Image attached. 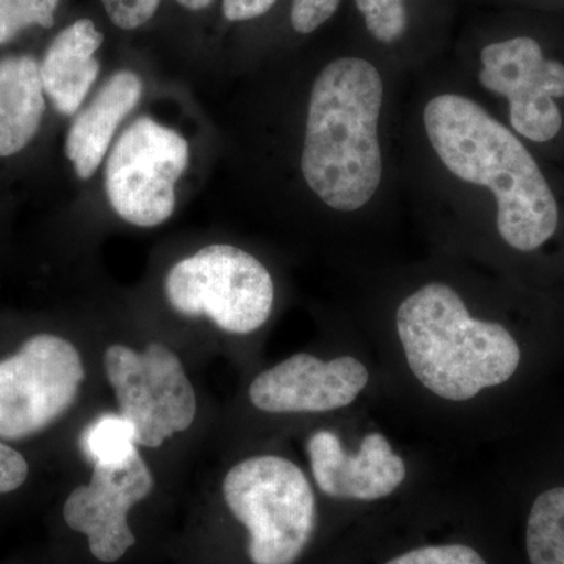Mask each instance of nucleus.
Here are the masks:
<instances>
[{"mask_svg": "<svg viewBox=\"0 0 564 564\" xmlns=\"http://www.w3.org/2000/svg\"><path fill=\"white\" fill-rule=\"evenodd\" d=\"M104 35L91 20H79L63 29L47 47L40 63L44 93L58 113L76 115L98 80L96 52Z\"/></svg>", "mask_w": 564, "mask_h": 564, "instance_id": "4468645a", "label": "nucleus"}, {"mask_svg": "<svg viewBox=\"0 0 564 564\" xmlns=\"http://www.w3.org/2000/svg\"><path fill=\"white\" fill-rule=\"evenodd\" d=\"M58 3L61 0H0V46L32 25L51 29Z\"/></svg>", "mask_w": 564, "mask_h": 564, "instance_id": "6ab92c4d", "label": "nucleus"}, {"mask_svg": "<svg viewBox=\"0 0 564 564\" xmlns=\"http://www.w3.org/2000/svg\"><path fill=\"white\" fill-rule=\"evenodd\" d=\"M395 325L411 372L423 388L451 402L507 383L521 362L513 334L500 323L474 317L445 282L423 284L402 300Z\"/></svg>", "mask_w": 564, "mask_h": 564, "instance_id": "7ed1b4c3", "label": "nucleus"}, {"mask_svg": "<svg viewBox=\"0 0 564 564\" xmlns=\"http://www.w3.org/2000/svg\"><path fill=\"white\" fill-rule=\"evenodd\" d=\"M188 162L191 144L181 132L151 117L137 118L107 155V202L129 225L161 226L176 209V184Z\"/></svg>", "mask_w": 564, "mask_h": 564, "instance_id": "423d86ee", "label": "nucleus"}, {"mask_svg": "<svg viewBox=\"0 0 564 564\" xmlns=\"http://www.w3.org/2000/svg\"><path fill=\"white\" fill-rule=\"evenodd\" d=\"M278 0H223V14L231 22L256 20L273 9Z\"/></svg>", "mask_w": 564, "mask_h": 564, "instance_id": "b1692460", "label": "nucleus"}, {"mask_svg": "<svg viewBox=\"0 0 564 564\" xmlns=\"http://www.w3.org/2000/svg\"><path fill=\"white\" fill-rule=\"evenodd\" d=\"M151 470L140 454L120 469L98 466L91 481L69 494L63 518L74 532L85 534L91 555L115 563L135 545L128 513L152 491Z\"/></svg>", "mask_w": 564, "mask_h": 564, "instance_id": "9d476101", "label": "nucleus"}, {"mask_svg": "<svg viewBox=\"0 0 564 564\" xmlns=\"http://www.w3.org/2000/svg\"><path fill=\"white\" fill-rule=\"evenodd\" d=\"M85 370L79 351L54 334H36L0 361V437L25 440L76 402Z\"/></svg>", "mask_w": 564, "mask_h": 564, "instance_id": "0eeeda50", "label": "nucleus"}, {"mask_svg": "<svg viewBox=\"0 0 564 564\" xmlns=\"http://www.w3.org/2000/svg\"><path fill=\"white\" fill-rule=\"evenodd\" d=\"M478 82L507 99L510 129L534 143L554 140L563 128L556 99L564 98V65L547 58L532 36L492 41L478 54Z\"/></svg>", "mask_w": 564, "mask_h": 564, "instance_id": "1a4fd4ad", "label": "nucleus"}, {"mask_svg": "<svg viewBox=\"0 0 564 564\" xmlns=\"http://www.w3.org/2000/svg\"><path fill=\"white\" fill-rule=\"evenodd\" d=\"M384 564H488L480 552L467 544L448 543L415 547Z\"/></svg>", "mask_w": 564, "mask_h": 564, "instance_id": "aec40b11", "label": "nucleus"}, {"mask_svg": "<svg viewBox=\"0 0 564 564\" xmlns=\"http://www.w3.org/2000/svg\"><path fill=\"white\" fill-rule=\"evenodd\" d=\"M421 121L441 172L469 195L491 199L497 232L508 247L536 251L555 236L558 203L521 137L458 91L433 95Z\"/></svg>", "mask_w": 564, "mask_h": 564, "instance_id": "f257e3e1", "label": "nucleus"}, {"mask_svg": "<svg viewBox=\"0 0 564 564\" xmlns=\"http://www.w3.org/2000/svg\"><path fill=\"white\" fill-rule=\"evenodd\" d=\"M311 469L318 489L334 499L372 502L391 496L406 478L402 456L393 452L381 433H369L350 455L329 430L307 441Z\"/></svg>", "mask_w": 564, "mask_h": 564, "instance_id": "f8f14e48", "label": "nucleus"}, {"mask_svg": "<svg viewBox=\"0 0 564 564\" xmlns=\"http://www.w3.org/2000/svg\"><path fill=\"white\" fill-rule=\"evenodd\" d=\"M143 95L133 70H118L84 110L77 111L65 140V154L82 181L90 180L107 158L111 140Z\"/></svg>", "mask_w": 564, "mask_h": 564, "instance_id": "ddd939ff", "label": "nucleus"}, {"mask_svg": "<svg viewBox=\"0 0 564 564\" xmlns=\"http://www.w3.org/2000/svg\"><path fill=\"white\" fill-rule=\"evenodd\" d=\"M525 547L530 564H564V488L547 489L534 500Z\"/></svg>", "mask_w": 564, "mask_h": 564, "instance_id": "dca6fc26", "label": "nucleus"}, {"mask_svg": "<svg viewBox=\"0 0 564 564\" xmlns=\"http://www.w3.org/2000/svg\"><path fill=\"white\" fill-rule=\"evenodd\" d=\"M223 496L250 534L252 564H295L310 544L317 508L310 480L282 456H252L223 481Z\"/></svg>", "mask_w": 564, "mask_h": 564, "instance_id": "20e7f679", "label": "nucleus"}, {"mask_svg": "<svg viewBox=\"0 0 564 564\" xmlns=\"http://www.w3.org/2000/svg\"><path fill=\"white\" fill-rule=\"evenodd\" d=\"M28 475L24 456L0 441V494L17 491L25 484Z\"/></svg>", "mask_w": 564, "mask_h": 564, "instance_id": "5701e85b", "label": "nucleus"}, {"mask_svg": "<svg viewBox=\"0 0 564 564\" xmlns=\"http://www.w3.org/2000/svg\"><path fill=\"white\" fill-rule=\"evenodd\" d=\"M165 293L185 317H209L223 332H258L272 315V274L259 259L231 245H210L172 267Z\"/></svg>", "mask_w": 564, "mask_h": 564, "instance_id": "39448f33", "label": "nucleus"}, {"mask_svg": "<svg viewBox=\"0 0 564 564\" xmlns=\"http://www.w3.org/2000/svg\"><path fill=\"white\" fill-rule=\"evenodd\" d=\"M367 33L383 46L400 43L410 28L406 0H355Z\"/></svg>", "mask_w": 564, "mask_h": 564, "instance_id": "a211bd4d", "label": "nucleus"}, {"mask_svg": "<svg viewBox=\"0 0 564 564\" xmlns=\"http://www.w3.org/2000/svg\"><path fill=\"white\" fill-rule=\"evenodd\" d=\"M104 367L120 414L135 430L137 444L155 448L191 429L196 395L176 352L162 344L148 345L144 351L111 345Z\"/></svg>", "mask_w": 564, "mask_h": 564, "instance_id": "6e6552de", "label": "nucleus"}, {"mask_svg": "<svg viewBox=\"0 0 564 564\" xmlns=\"http://www.w3.org/2000/svg\"><path fill=\"white\" fill-rule=\"evenodd\" d=\"M46 110V93L40 63L31 55L0 61V158L29 147L40 131Z\"/></svg>", "mask_w": 564, "mask_h": 564, "instance_id": "2eb2a0df", "label": "nucleus"}, {"mask_svg": "<svg viewBox=\"0 0 564 564\" xmlns=\"http://www.w3.org/2000/svg\"><path fill=\"white\" fill-rule=\"evenodd\" d=\"M340 0H292L291 24L300 35H310L332 20Z\"/></svg>", "mask_w": 564, "mask_h": 564, "instance_id": "4be33fe9", "label": "nucleus"}, {"mask_svg": "<svg viewBox=\"0 0 564 564\" xmlns=\"http://www.w3.org/2000/svg\"><path fill=\"white\" fill-rule=\"evenodd\" d=\"M386 84L359 55L326 63L307 98L300 172L336 214H358L375 202L386 176Z\"/></svg>", "mask_w": 564, "mask_h": 564, "instance_id": "f03ea898", "label": "nucleus"}, {"mask_svg": "<svg viewBox=\"0 0 564 564\" xmlns=\"http://www.w3.org/2000/svg\"><path fill=\"white\" fill-rule=\"evenodd\" d=\"M367 383L369 370L352 356L322 361L299 352L259 375L250 400L265 413H328L355 402Z\"/></svg>", "mask_w": 564, "mask_h": 564, "instance_id": "9b49d317", "label": "nucleus"}, {"mask_svg": "<svg viewBox=\"0 0 564 564\" xmlns=\"http://www.w3.org/2000/svg\"><path fill=\"white\" fill-rule=\"evenodd\" d=\"M137 434L132 423L121 414L99 415L84 430L80 448L93 464L120 469L137 451Z\"/></svg>", "mask_w": 564, "mask_h": 564, "instance_id": "f3484780", "label": "nucleus"}, {"mask_svg": "<svg viewBox=\"0 0 564 564\" xmlns=\"http://www.w3.org/2000/svg\"><path fill=\"white\" fill-rule=\"evenodd\" d=\"M109 20L122 31H133L152 20L162 0H101Z\"/></svg>", "mask_w": 564, "mask_h": 564, "instance_id": "412c9836", "label": "nucleus"}, {"mask_svg": "<svg viewBox=\"0 0 564 564\" xmlns=\"http://www.w3.org/2000/svg\"><path fill=\"white\" fill-rule=\"evenodd\" d=\"M212 2H214V0H177L180 6L191 11L206 10L207 7L212 6Z\"/></svg>", "mask_w": 564, "mask_h": 564, "instance_id": "393cba45", "label": "nucleus"}]
</instances>
